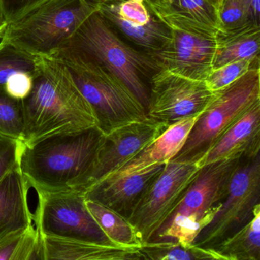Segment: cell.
I'll return each instance as SVG.
<instances>
[{"mask_svg": "<svg viewBox=\"0 0 260 260\" xmlns=\"http://www.w3.org/2000/svg\"><path fill=\"white\" fill-rule=\"evenodd\" d=\"M199 115L183 118L170 125L160 136L136 156L100 182L116 180L123 176L135 174L153 166L166 164L171 160L182 148Z\"/></svg>", "mask_w": 260, "mask_h": 260, "instance_id": "cell-17", "label": "cell"}, {"mask_svg": "<svg viewBox=\"0 0 260 260\" xmlns=\"http://www.w3.org/2000/svg\"><path fill=\"white\" fill-rule=\"evenodd\" d=\"M220 205L221 204L203 217L194 214H173L152 240H176L185 246L194 244L197 236L211 223Z\"/></svg>", "mask_w": 260, "mask_h": 260, "instance_id": "cell-25", "label": "cell"}, {"mask_svg": "<svg viewBox=\"0 0 260 260\" xmlns=\"http://www.w3.org/2000/svg\"><path fill=\"white\" fill-rule=\"evenodd\" d=\"M259 62V58L242 60L213 69L205 79V83L213 92L218 90L234 83L253 67L260 66Z\"/></svg>", "mask_w": 260, "mask_h": 260, "instance_id": "cell-29", "label": "cell"}, {"mask_svg": "<svg viewBox=\"0 0 260 260\" xmlns=\"http://www.w3.org/2000/svg\"><path fill=\"white\" fill-rule=\"evenodd\" d=\"M260 154V100L237 119L199 161L200 167L231 158Z\"/></svg>", "mask_w": 260, "mask_h": 260, "instance_id": "cell-15", "label": "cell"}, {"mask_svg": "<svg viewBox=\"0 0 260 260\" xmlns=\"http://www.w3.org/2000/svg\"><path fill=\"white\" fill-rule=\"evenodd\" d=\"M100 0H45L7 24L0 39L32 55L50 57L98 11Z\"/></svg>", "mask_w": 260, "mask_h": 260, "instance_id": "cell-4", "label": "cell"}, {"mask_svg": "<svg viewBox=\"0 0 260 260\" xmlns=\"http://www.w3.org/2000/svg\"><path fill=\"white\" fill-rule=\"evenodd\" d=\"M254 19L257 23L260 24V0H248Z\"/></svg>", "mask_w": 260, "mask_h": 260, "instance_id": "cell-34", "label": "cell"}, {"mask_svg": "<svg viewBox=\"0 0 260 260\" xmlns=\"http://www.w3.org/2000/svg\"><path fill=\"white\" fill-rule=\"evenodd\" d=\"M36 192L39 202L32 219L41 236L113 244L89 212L84 193L77 190Z\"/></svg>", "mask_w": 260, "mask_h": 260, "instance_id": "cell-10", "label": "cell"}, {"mask_svg": "<svg viewBox=\"0 0 260 260\" xmlns=\"http://www.w3.org/2000/svg\"><path fill=\"white\" fill-rule=\"evenodd\" d=\"M170 126L147 117L104 135L93 166L77 191L85 193L160 136Z\"/></svg>", "mask_w": 260, "mask_h": 260, "instance_id": "cell-13", "label": "cell"}, {"mask_svg": "<svg viewBox=\"0 0 260 260\" xmlns=\"http://www.w3.org/2000/svg\"><path fill=\"white\" fill-rule=\"evenodd\" d=\"M219 31H234L257 23L248 0H221L217 7Z\"/></svg>", "mask_w": 260, "mask_h": 260, "instance_id": "cell-28", "label": "cell"}, {"mask_svg": "<svg viewBox=\"0 0 260 260\" xmlns=\"http://www.w3.org/2000/svg\"><path fill=\"white\" fill-rule=\"evenodd\" d=\"M30 188L19 167L0 181V240L32 226L28 200Z\"/></svg>", "mask_w": 260, "mask_h": 260, "instance_id": "cell-18", "label": "cell"}, {"mask_svg": "<svg viewBox=\"0 0 260 260\" xmlns=\"http://www.w3.org/2000/svg\"><path fill=\"white\" fill-rule=\"evenodd\" d=\"M151 3L152 5H158V4H164V3L167 2L168 0H149Z\"/></svg>", "mask_w": 260, "mask_h": 260, "instance_id": "cell-36", "label": "cell"}, {"mask_svg": "<svg viewBox=\"0 0 260 260\" xmlns=\"http://www.w3.org/2000/svg\"><path fill=\"white\" fill-rule=\"evenodd\" d=\"M22 141L0 135V181L10 170L19 167Z\"/></svg>", "mask_w": 260, "mask_h": 260, "instance_id": "cell-30", "label": "cell"}, {"mask_svg": "<svg viewBox=\"0 0 260 260\" xmlns=\"http://www.w3.org/2000/svg\"><path fill=\"white\" fill-rule=\"evenodd\" d=\"M201 168L199 161L165 164L127 218L141 245L153 240L171 217Z\"/></svg>", "mask_w": 260, "mask_h": 260, "instance_id": "cell-7", "label": "cell"}, {"mask_svg": "<svg viewBox=\"0 0 260 260\" xmlns=\"http://www.w3.org/2000/svg\"><path fill=\"white\" fill-rule=\"evenodd\" d=\"M103 138L104 134L93 127L22 142L19 169L36 191L78 190Z\"/></svg>", "mask_w": 260, "mask_h": 260, "instance_id": "cell-2", "label": "cell"}, {"mask_svg": "<svg viewBox=\"0 0 260 260\" xmlns=\"http://www.w3.org/2000/svg\"><path fill=\"white\" fill-rule=\"evenodd\" d=\"M260 206V154L242 159L234 173L228 196L211 223L194 241L196 246L214 249L246 224Z\"/></svg>", "mask_w": 260, "mask_h": 260, "instance_id": "cell-9", "label": "cell"}, {"mask_svg": "<svg viewBox=\"0 0 260 260\" xmlns=\"http://www.w3.org/2000/svg\"><path fill=\"white\" fill-rule=\"evenodd\" d=\"M59 61L89 103L96 127L104 135L147 118V110L141 102L109 71L85 62Z\"/></svg>", "mask_w": 260, "mask_h": 260, "instance_id": "cell-6", "label": "cell"}, {"mask_svg": "<svg viewBox=\"0 0 260 260\" xmlns=\"http://www.w3.org/2000/svg\"><path fill=\"white\" fill-rule=\"evenodd\" d=\"M45 0H2L7 24L17 19L24 13Z\"/></svg>", "mask_w": 260, "mask_h": 260, "instance_id": "cell-32", "label": "cell"}, {"mask_svg": "<svg viewBox=\"0 0 260 260\" xmlns=\"http://www.w3.org/2000/svg\"><path fill=\"white\" fill-rule=\"evenodd\" d=\"M86 204L111 243L124 247L141 248L136 231L126 217L95 201L86 199Z\"/></svg>", "mask_w": 260, "mask_h": 260, "instance_id": "cell-23", "label": "cell"}, {"mask_svg": "<svg viewBox=\"0 0 260 260\" xmlns=\"http://www.w3.org/2000/svg\"><path fill=\"white\" fill-rule=\"evenodd\" d=\"M24 127L22 100L13 98L0 87V135L22 141Z\"/></svg>", "mask_w": 260, "mask_h": 260, "instance_id": "cell-27", "label": "cell"}, {"mask_svg": "<svg viewBox=\"0 0 260 260\" xmlns=\"http://www.w3.org/2000/svg\"><path fill=\"white\" fill-rule=\"evenodd\" d=\"M172 39L156 57L162 69L205 80L213 69L218 31L197 24L171 22Z\"/></svg>", "mask_w": 260, "mask_h": 260, "instance_id": "cell-12", "label": "cell"}, {"mask_svg": "<svg viewBox=\"0 0 260 260\" xmlns=\"http://www.w3.org/2000/svg\"><path fill=\"white\" fill-rule=\"evenodd\" d=\"M41 237L44 260L144 259L140 248L45 236Z\"/></svg>", "mask_w": 260, "mask_h": 260, "instance_id": "cell-19", "label": "cell"}, {"mask_svg": "<svg viewBox=\"0 0 260 260\" xmlns=\"http://www.w3.org/2000/svg\"><path fill=\"white\" fill-rule=\"evenodd\" d=\"M42 57L22 51L15 45L0 41V87L18 73H27L34 77Z\"/></svg>", "mask_w": 260, "mask_h": 260, "instance_id": "cell-26", "label": "cell"}, {"mask_svg": "<svg viewBox=\"0 0 260 260\" xmlns=\"http://www.w3.org/2000/svg\"><path fill=\"white\" fill-rule=\"evenodd\" d=\"M213 95L205 80L161 69L150 83L147 116L170 126L183 118L200 115Z\"/></svg>", "mask_w": 260, "mask_h": 260, "instance_id": "cell-11", "label": "cell"}, {"mask_svg": "<svg viewBox=\"0 0 260 260\" xmlns=\"http://www.w3.org/2000/svg\"><path fill=\"white\" fill-rule=\"evenodd\" d=\"M166 164L153 166L116 180L98 182L86 191L85 197L111 208L127 219L144 193L164 170Z\"/></svg>", "mask_w": 260, "mask_h": 260, "instance_id": "cell-16", "label": "cell"}, {"mask_svg": "<svg viewBox=\"0 0 260 260\" xmlns=\"http://www.w3.org/2000/svg\"><path fill=\"white\" fill-rule=\"evenodd\" d=\"M259 100L260 66H255L231 84L214 91L182 148L171 160L200 161L223 134Z\"/></svg>", "mask_w": 260, "mask_h": 260, "instance_id": "cell-5", "label": "cell"}, {"mask_svg": "<svg viewBox=\"0 0 260 260\" xmlns=\"http://www.w3.org/2000/svg\"><path fill=\"white\" fill-rule=\"evenodd\" d=\"M153 7L167 24H198L219 31L217 7L208 0H168Z\"/></svg>", "mask_w": 260, "mask_h": 260, "instance_id": "cell-21", "label": "cell"}, {"mask_svg": "<svg viewBox=\"0 0 260 260\" xmlns=\"http://www.w3.org/2000/svg\"><path fill=\"white\" fill-rule=\"evenodd\" d=\"M23 143L96 127V120L66 68L52 57H42L29 95L22 100Z\"/></svg>", "mask_w": 260, "mask_h": 260, "instance_id": "cell-1", "label": "cell"}, {"mask_svg": "<svg viewBox=\"0 0 260 260\" xmlns=\"http://www.w3.org/2000/svg\"><path fill=\"white\" fill-rule=\"evenodd\" d=\"M33 77L27 73H18L7 80L4 86L6 92L16 100L26 98L33 86Z\"/></svg>", "mask_w": 260, "mask_h": 260, "instance_id": "cell-31", "label": "cell"}, {"mask_svg": "<svg viewBox=\"0 0 260 260\" xmlns=\"http://www.w3.org/2000/svg\"><path fill=\"white\" fill-rule=\"evenodd\" d=\"M99 14L124 43L156 58L171 42L172 29L149 0H100Z\"/></svg>", "mask_w": 260, "mask_h": 260, "instance_id": "cell-8", "label": "cell"}, {"mask_svg": "<svg viewBox=\"0 0 260 260\" xmlns=\"http://www.w3.org/2000/svg\"><path fill=\"white\" fill-rule=\"evenodd\" d=\"M50 57L92 63L109 71L126 85L146 110L152 78L162 69L155 57L122 42L98 12L91 15Z\"/></svg>", "mask_w": 260, "mask_h": 260, "instance_id": "cell-3", "label": "cell"}, {"mask_svg": "<svg viewBox=\"0 0 260 260\" xmlns=\"http://www.w3.org/2000/svg\"><path fill=\"white\" fill-rule=\"evenodd\" d=\"M144 259L152 260H223L214 249L194 244L185 246L176 240H152L140 248Z\"/></svg>", "mask_w": 260, "mask_h": 260, "instance_id": "cell-24", "label": "cell"}, {"mask_svg": "<svg viewBox=\"0 0 260 260\" xmlns=\"http://www.w3.org/2000/svg\"><path fill=\"white\" fill-rule=\"evenodd\" d=\"M214 249L223 260H260V206L245 226Z\"/></svg>", "mask_w": 260, "mask_h": 260, "instance_id": "cell-22", "label": "cell"}, {"mask_svg": "<svg viewBox=\"0 0 260 260\" xmlns=\"http://www.w3.org/2000/svg\"><path fill=\"white\" fill-rule=\"evenodd\" d=\"M242 159H222L202 167L173 214L203 217L220 205L228 196L233 176Z\"/></svg>", "mask_w": 260, "mask_h": 260, "instance_id": "cell-14", "label": "cell"}, {"mask_svg": "<svg viewBox=\"0 0 260 260\" xmlns=\"http://www.w3.org/2000/svg\"><path fill=\"white\" fill-rule=\"evenodd\" d=\"M259 45L260 25L251 24L234 31H218L213 69L239 60L259 58Z\"/></svg>", "mask_w": 260, "mask_h": 260, "instance_id": "cell-20", "label": "cell"}, {"mask_svg": "<svg viewBox=\"0 0 260 260\" xmlns=\"http://www.w3.org/2000/svg\"><path fill=\"white\" fill-rule=\"evenodd\" d=\"M210 3H211V4H213V5L215 6L216 7L218 6V4H220V1L221 0H208Z\"/></svg>", "mask_w": 260, "mask_h": 260, "instance_id": "cell-37", "label": "cell"}, {"mask_svg": "<svg viewBox=\"0 0 260 260\" xmlns=\"http://www.w3.org/2000/svg\"><path fill=\"white\" fill-rule=\"evenodd\" d=\"M7 22L4 16V7H3L2 0H0V35L7 26Z\"/></svg>", "mask_w": 260, "mask_h": 260, "instance_id": "cell-35", "label": "cell"}, {"mask_svg": "<svg viewBox=\"0 0 260 260\" xmlns=\"http://www.w3.org/2000/svg\"><path fill=\"white\" fill-rule=\"evenodd\" d=\"M25 231H19L0 240V260H18Z\"/></svg>", "mask_w": 260, "mask_h": 260, "instance_id": "cell-33", "label": "cell"}]
</instances>
